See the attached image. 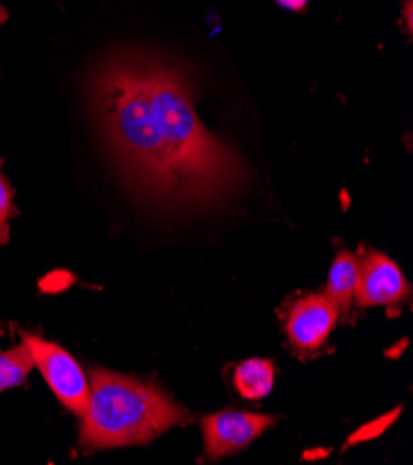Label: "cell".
I'll return each instance as SVG.
<instances>
[{
  "label": "cell",
  "instance_id": "obj_1",
  "mask_svg": "<svg viewBox=\"0 0 413 465\" xmlns=\"http://www.w3.org/2000/svg\"><path fill=\"white\" fill-rule=\"evenodd\" d=\"M87 99L115 165L149 199L213 204L243 182L240 156L206 130L174 65L115 53L91 74Z\"/></svg>",
  "mask_w": 413,
  "mask_h": 465
},
{
  "label": "cell",
  "instance_id": "obj_2",
  "mask_svg": "<svg viewBox=\"0 0 413 465\" xmlns=\"http://www.w3.org/2000/svg\"><path fill=\"white\" fill-rule=\"evenodd\" d=\"M188 420L190 413L152 384L93 369L80 413V447L99 450L147 445Z\"/></svg>",
  "mask_w": 413,
  "mask_h": 465
},
{
  "label": "cell",
  "instance_id": "obj_3",
  "mask_svg": "<svg viewBox=\"0 0 413 465\" xmlns=\"http://www.w3.org/2000/svg\"><path fill=\"white\" fill-rule=\"evenodd\" d=\"M34 365L41 371L54 395L74 413H82L89 397V384L78 361L62 347L34 334H23Z\"/></svg>",
  "mask_w": 413,
  "mask_h": 465
},
{
  "label": "cell",
  "instance_id": "obj_4",
  "mask_svg": "<svg viewBox=\"0 0 413 465\" xmlns=\"http://www.w3.org/2000/svg\"><path fill=\"white\" fill-rule=\"evenodd\" d=\"M274 421L277 417L236 410H224L204 417L202 430L208 458L219 460L243 450L270 429Z\"/></svg>",
  "mask_w": 413,
  "mask_h": 465
},
{
  "label": "cell",
  "instance_id": "obj_5",
  "mask_svg": "<svg viewBox=\"0 0 413 465\" xmlns=\"http://www.w3.org/2000/svg\"><path fill=\"white\" fill-rule=\"evenodd\" d=\"M338 319L339 312L336 304L325 293H315L297 301L288 310L284 329L291 347L297 352L310 354L325 345Z\"/></svg>",
  "mask_w": 413,
  "mask_h": 465
},
{
  "label": "cell",
  "instance_id": "obj_6",
  "mask_svg": "<svg viewBox=\"0 0 413 465\" xmlns=\"http://www.w3.org/2000/svg\"><path fill=\"white\" fill-rule=\"evenodd\" d=\"M359 265L356 302L361 308L391 306L406 299L409 288L398 265L380 252H369Z\"/></svg>",
  "mask_w": 413,
  "mask_h": 465
},
{
  "label": "cell",
  "instance_id": "obj_7",
  "mask_svg": "<svg viewBox=\"0 0 413 465\" xmlns=\"http://www.w3.org/2000/svg\"><path fill=\"white\" fill-rule=\"evenodd\" d=\"M358 274H359L358 260L347 251L339 252L330 267L329 284L325 290V295L336 304L339 315H347L350 310V304L356 299Z\"/></svg>",
  "mask_w": 413,
  "mask_h": 465
},
{
  "label": "cell",
  "instance_id": "obj_8",
  "mask_svg": "<svg viewBox=\"0 0 413 465\" xmlns=\"http://www.w3.org/2000/svg\"><path fill=\"white\" fill-rule=\"evenodd\" d=\"M234 384L241 397L249 401H260L267 397L274 384V365L272 361L252 358L243 361L234 375Z\"/></svg>",
  "mask_w": 413,
  "mask_h": 465
},
{
  "label": "cell",
  "instance_id": "obj_9",
  "mask_svg": "<svg viewBox=\"0 0 413 465\" xmlns=\"http://www.w3.org/2000/svg\"><path fill=\"white\" fill-rule=\"evenodd\" d=\"M34 367L32 354L25 343L0 351V391L21 386Z\"/></svg>",
  "mask_w": 413,
  "mask_h": 465
},
{
  "label": "cell",
  "instance_id": "obj_10",
  "mask_svg": "<svg viewBox=\"0 0 413 465\" xmlns=\"http://www.w3.org/2000/svg\"><path fill=\"white\" fill-rule=\"evenodd\" d=\"M5 162H0V245L8 243L10 240V219L17 217L19 210L15 206V192L10 185L8 178L3 171Z\"/></svg>",
  "mask_w": 413,
  "mask_h": 465
},
{
  "label": "cell",
  "instance_id": "obj_11",
  "mask_svg": "<svg viewBox=\"0 0 413 465\" xmlns=\"http://www.w3.org/2000/svg\"><path fill=\"white\" fill-rule=\"evenodd\" d=\"M398 408L395 410V411H391V413H388V415H384V417H380V420H377V421H373V423H369V425H365V427H361L350 440H349V445H352V443H356V441H367V440H371V438H377V436H380L395 420H397V415H398Z\"/></svg>",
  "mask_w": 413,
  "mask_h": 465
},
{
  "label": "cell",
  "instance_id": "obj_12",
  "mask_svg": "<svg viewBox=\"0 0 413 465\" xmlns=\"http://www.w3.org/2000/svg\"><path fill=\"white\" fill-rule=\"evenodd\" d=\"M274 3L291 12H302L308 6L310 0H274Z\"/></svg>",
  "mask_w": 413,
  "mask_h": 465
},
{
  "label": "cell",
  "instance_id": "obj_13",
  "mask_svg": "<svg viewBox=\"0 0 413 465\" xmlns=\"http://www.w3.org/2000/svg\"><path fill=\"white\" fill-rule=\"evenodd\" d=\"M411 12H413V5H411V0H404V19H406V34H411V28H413Z\"/></svg>",
  "mask_w": 413,
  "mask_h": 465
},
{
  "label": "cell",
  "instance_id": "obj_14",
  "mask_svg": "<svg viewBox=\"0 0 413 465\" xmlns=\"http://www.w3.org/2000/svg\"><path fill=\"white\" fill-rule=\"evenodd\" d=\"M6 21H8V12L3 5H0V25H5Z\"/></svg>",
  "mask_w": 413,
  "mask_h": 465
}]
</instances>
